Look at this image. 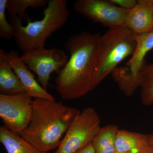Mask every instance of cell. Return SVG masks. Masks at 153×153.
<instances>
[{
    "instance_id": "obj_1",
    "label": "cell",
    "mask_w": 153,
    "mask_h": 153,
    "mask_svg": "<svg viewBox=\"0 0 153 153\" xmlns=\"http://www.w3.org/2000/svg\"><path fill=\"white\" fill-rule=\"evenodd\" d=\"M100 36L98 33L84 32L66 41L64 47L70 53V58L55 80L56 90L63 99L80 98L91 91Z\"/></svg>"
},
{
    "instance_id": "obj_2",
    "label": "cell",
    "mask_w": 153,
    "mask_h": 153,
    "mask_svg": "<svg viewBox=\"0 0 153 153\" xmlns=\"http://www.w3.org/2000/svg\"><path fill=\"white\" fill-rule=\"evenodd\" d=\"M30 124L20 136L39 150L49 152L61 138L80 111L62 101L34 99Z\"/></svg>"
},
{
    "instance_id": "obj_3",
    "label": "cell",
    "mask_w": 153,
    "mask_h": 153,
    "mask_svg": "<svg viewBox=\"0 0 153 153\" xmlns=\"http://www.w3.org/2000/svg\"><path fill=\"white\" fill-rule=\"evenodd\" d=\"M39 21H28L24 26L19 17L10 16L15 28L14 39L20 50L24 52L45 47L47 39L66 24L70 16L66 0H50Z\"/></svg>"
},
{
    "instance_id": "obj_4",
    "label": "cell",
    "mask_w": 153,
    "mask_h": 153,
    "mask_svg": "<svg viewBox=\"0 0 153 153\" xmlns=\"http://www.w3.org/2000/svg\"><path fill=\"white\" fill-rule=\"evenodd\" d=\"M136 35L125 25L109 29L100 36V48L91 81V91L131 56L136 47Z\"/></svg>"
},
{
    "instance_id": "obj_5",
    "label": "cell",
    "mask_w": 153,
    "mask_h": 153,
    "mask_svg": "<svg viewBox=\"0 0 153 153\" xmlns=\"http://www.w3.org/2000/svg\"><path fill=\"white\" fill-rule=\"evenodd\" d=\"M100 124L95 109L84 108L72 121L54 153H76L91 143L101 128Z\"/></svg>"
},
{
    "instance_id": "obj_6",
    "label": "cell",
    "mask_w": 153,
    "mask_h": 153,
    "mask_svg": "<svg viewBox=\"0 0 153 153\" xmlns=\"http://www.w3.org/2000/svg\"><path fill=\"white\" fill-rule=\"evenodd\" d=\"M136 40L135 49L128 62L112 73L120 89L127 96L132 95L139 88L140 74L145 64V57L153 49V31L136 35Z\"/></svg>"
},
{
    "instance_id": "obj_7",
    "label": "cell",
    "mask_w": 153,
    "mask_h": 153,
    "mask_svg": "<svg viewBox=\"0 0 153 153\" xmlns=\"http://www.w3.org/2000/svg\"><path fill=\"white\" fill-rule=\"evenodd\" d=\"M21 58L29 69L36 73L41 86L47 91L51 74L54 72L58 73L68 60L64 50L45 47L23 52Z\"/></svg>"
},
{
    "instance_id": "obj_8",
    "label": "cell",
    "mask_w": 153,
    "mask_h": 153,
    "mask_svg": "<svg viewBox=\"0 0 153 153\" xmlns=\"http://www.w3.org/2000/svg\"><path fill=\"white\" fill-rule=\"evenodd\" d=\"M33 98L27 92L0 94V117L9 130L20 135L28 127L33 113Z\"/></svg>"
},
{
    "instance_id": "obj_9",
    "label": "cell",
    "mask_w": 153,
    "mask_h": 153,
    "mask_svg": "<svg viewBox=\"0 0 153 153\" xmlns=\"http://www.w3.org/2000/svg\"><path fill=\"white\" fill-rule=\"evenodd\" d=\"M73 9L77 13L109 29L124 25L130 10L105 0H77Z\"/></svg>"
},
{
    "instance_id": "obj_10",
    "label": "cell",
    "mask_w": 153,
    "mask_h": 153,
    "mask_svg": "<svg viewBox=\"0 0 153 153\" xmlns=\"http://www.w3.org/2000/svg\"><path fill=\"white\" fill-rule=\"evenodd\" d=\"M0 54L8 62L25 88L26 92L33 98L55 101V98L36 81L34 74L22 60L17 51L6 52L0 49Z\"/></svg>"
},
{
    "instance_id": "obj_11",
    "label": "cell",
    "mask_w": 153,
    "mask_h": 153,
    "mask_svg": "<svg viewBox=\"0 0 153 153\" xmlns=\"http://www.w3.org/2000/svg\"><path fill=\"white\" fill-rule=\"evenodd\" d=\"M136 35L153 31V0H138L129 11L124 24Z\"/></svg>"
},
{
    "instance_id": "obj_12",
    "label": "cell",
    "mask_w": 153,
    "mask_h": 153,
    "mask_svg": "<svg viewBox=\"0 0 153 153\" xmlns=\"http://www.w3.org/2000/svg\"><path fill=\"white\" fill-rule=\"evenodd\" d=\"M136 151H153V133L119 130L116 140V153Z\"/></svg>"
},
{
    "instance_id": "obj_13",
    "label": "cell",
    "mask_w": 153,
    "mask_h": 153,
    "mask_svg": "<svg viewBox=\"0 0 153 153\" xmlns=\"http://www.w3.org/2000/svg\"><path fill=\"white\" fill-rule=\"evenodd\" d=\"M1 94L13 95L26 92L21 80L8 62L0 54Z\"/></svg>"
},
{
    "instance_id": "obj_14",
    "label": "cell",
    "mask_w": 153,
    "mask_h": 153,
    "mask_svg": "<svg viewBox=\"0 0 153 153\" xmlns=\"http://www.w3.org/2000/svg\"><path fill=\"white\" fill-rule=\"evenodd\" d=\"M0 142L7 153H49L39 150L4 126L0 127Z\"/></svg>"
},
{
    "instance_id": "obj_15",
    "label": "cell",
    "mask_w": 153,
    "mask_h": 153,
    "mask_svg": "<svg viewBox=\"0 0 153 153\" xmlns=\"http://www.w3.org/2000/svg\"><path fill=\"white\" fill-rule=\"evenodd\" d=\"M119 130L114 124L101 127L92 142L95 153H116V140Z\"/></svg>"
},
{
    "instance_id": "obj_16",
    "label": "cell",
    "mask_w": 153,
    "mask_h": 153,
    "mask_svg": "<svg viewBox=\"0 0 153 153\" xmlns=\"http://www.w3.org/2000/svg\"><path fill=\"white\" fill-rule=\"evenodd\" d=\"M140 100L145 106L153 104V64L145 63L140 71L139 78Z\"/></svg>"
},
{
    "instance_id": "obj_17",
    "label": "cell",
    "mask_w": 153,
    "mask_h": 153,
    "mask_svg": "<svg viewBox=\"0 0 153 153\" xmlns=\"http://www.w3.org/2000/svg\"><path fill=\"white\" fill-rule=\"evenodd\" d=\"M48 0H7V10L10 16H17L23 20L27 22L30 21L28 15L26 14V10L29 7L39 8L47 5Z\"/></svg>"
},
{
    "instance_id": "obj_18",
    "label": "cell",
    "mask_w": 153,
    "mask_h": 153,
    "mask_svg": "<svg viewBox=\"0 0 153 153\" xmlns=\"http://www.w3.org/2000/svg\"><path fill=\"white\" fill-rule=\"evenodd\" d=\"M7 0H0V37L4 40L14 38L15 28L6 18L5 12Z\"/></svg>"
},
{
    "instance_id": "obj_19",
    "label": "cell",
    "mask_w": 153,
    "mask_h": 153,
    "mask_svg": "<svg viewBox=\"0 0 153 153\" xmlns=\"http://www.w3.org/2000/svg\"><path fill=\"white\" fill-rule=\"evenodd\" d=\"M111 2L120 7L127 10H131L137 4L136 0H110Z\"/></svg>"
},
{
    "instance_id": "obj_20",
    "label": "cell",
    "mask_w": 153,
    "mask_h": 153,
    "mask_svg": "<svg viewBox=\"0 0 153 153\" xmlns=\"http://www.w3.org/2000/svg\"><path fill=\"white\" fill-rule=\"evenodd\" d=\"M76 153H95V152L92 143H91L90 144L88 145L85 147L83 148L82 149L76 152Z\"/></svg>"
},
{
    "instance_id": "obj_21",
    "label": "cell",
    "mask_w": 153,
    "mask_h": 153,
    "mask_svg": "<svg viewBox=\"0 0 153 153\" xmlns=\"http://www.w3.org/2000/svg\"><path fill=\"white\" fill-rule=\"evenodd\" d=\"M122 153H153V151H136Z\"/></svg>"
}]
</instances>
